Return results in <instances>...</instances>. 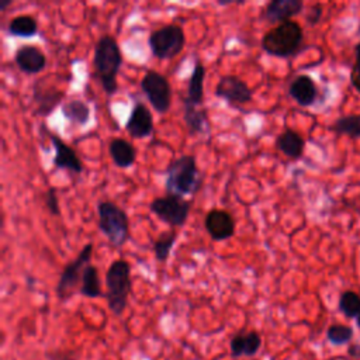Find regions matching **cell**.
Listing matches in <instances>:
<instances>
[{
  "label": "cell",
  "instance_id": "cell-4",
  "mask_svg": "<svg viewBox=\"0 0 360 360\" xmlns=\"http://www.w3.org/2000/svg\"><path fill=\"white\" fill-rule=\"evenodd\" d=\"M106 298L110 311L120 316L124 314L131 293V266L127 260H114L106 273Z\"/></svg>",
  "mask_w": 360,
  "mask_h": 360
},
{
  "label": "cell",
  "instance_id": "cell-26",
  "mask_svg": "<svg viewBox=\"0 0 360 360\" xmlns=\"http://www.w3.org/2000/svg\"><path fill=\"white\" fill-rule=\"evenodd\" d=\"M178 241V234L173 229H168L159 234V236L154 242V255L158 262L165 263L172 252V248L175 246Z\"/></svg>",
  "mask_w": 360,
  "mask_h": 360
},
{
  "label": "cell",
  "instance_id": "cell-21",
  "mask_svg": "<svg viewBox=\"0 0 360 360\" xmlns=\"http://www.w3.org/2000/svg\"><path fill=\"white\" fill-rule=\"evenodd\" d=\"M109 154L113 164L121 169L131 168L137 161L135 148L124 138H113L109 144Z\"/></svg>",
  "mask_w": 360,
  "mask_h": 360
},
{
  "label": "cell",
  "instance_id": "cell-7",
  "mask_svg": "<svg viewBox=\"0 0 360 360\" xmlns=\"http://www.w3.org/2000/svg\"><path fill=\"white\" fill-rule=\"evenodd\" d=\"M92 256H93V244L89 242L82 248V251L79 252L76 259L69 262L64 267V270L61 273V277H60V281L55 287L57 297L61 301L69 300L78 291L79 284H82V277H84L85 267L88 265H91Z\"/></svg>",
  "mask_w": 360,
  "mask_h": 360
},
{
  "label": "cell",
  "instance_id": "cell-23",
  "mask_svg": "<svg viewBox=\"0 0 360 360\" xmlns=\"http://www.w3.org/2000/svg\"><path fill=\"white\" fill-rule=\"evenodd\" d=\"M62 116L76 126H86L91 120V107L81 99H72L61 106Z\"/></svg>",
  "mask_w": 360,
  "mask_h": 360
},
{
  "label": "cell",
  "instance_id": "cell-16",
  "mask_svg": "<svg viewBox=\"0 0 360 360\" xmlns=\"http://www.w3.org/2000/svg\"><path fill=\"white\" fill-rule=\"evenodd\" d=\"M15 62L19 69L27 75H36L46 69L47 57L34 46H23L15 54Z\"/></svg>",
  "mask_w": 360,
  "mask_h": 360
},
{
  "label": "cell",
  "instance_id": "cell-13",
  "mask_svg": "<svg viewBox=\"0 0 360 360\" xmlns=\"http://www.w3.org/2000/svg\"><path fill=\"white\" fill-rule=\"evenodd\" d=\"M204 227L213 241L221 242L229 239L235 234V221L232 215L220 208H213L204 218Z\"/></svg>",
  "mask_w": 360,
  "mask_h": 360
},
{
  "label": "cell",
  "instance_id": "cell-33",
  "mask_svg": "<svg viewBox=\"0 0 360 360\" xmlns=\"http://www.w3.org/2000/svg\"><path fill=\"white\" fill-rule=\"evenodd\" d=\"M347 354L354 359H360V343H353L347 349Z\"/></svg>",
  "mask_w": 360,
  "mask_h": 360
},
{
  "label": "cell",
  "instance_id": "cell-15",
  "mask_svg": "<svg viewBox=\"0 0 360 360\" xmlns=\"http://www.w3.org/2000/svg\"><path fill=\"white\" fill-rule=\"evenodd\" d=\"M304 9L301 0H272L263 11V19L272 25L290 22L291 18L300 15Z\"/></svg>",
  "mask_w": 360,
  "mask_h": 360
},
{
  "label": "cell",
  "instance_id": "cell-17",
  "mask_svg": "<svg viewBox=\"0 0 360 360\" xmlns=\"http://www.w3.org/2000/svg\"><path fill=\"white\" fill-rule=\"evenodd\" d=\"M288 95L300 106L308 107L315 103L318 91H316L315 82L308 75H300L290 84Z\"/></svg>",
  "mask_w": 360,
  "mask_h": 360
},
{
  "label": "cell",
  "instance_id": "cell-5",
  "mask_svg": "<svg viewBox=\"0 0 360 360\" xmlns=\"http://www.w3.org/2000/svg\"><path fill=\"white\" fill-rule=\"evenodd\" d=\"M99 229L106 235L114 248H121L130 238V220L127 213L114 201L102 200L98 203Z\"/></svg>",
  "mask_w": 360,
  "mask_h": 360
},
{
  "label": "cell",
  "instance_id": "cell-31",
  "mask_svg": "<svg viewBox=\"0 0 360 360\" xmlns=\"http://www.w3.org/2000/svg\"><path fill=\"white\" fill-rule=\"evenodd\" d=\"M354 54H356V62L350 72V81H352V85L356 88V91L360 92V43L356 46Z\"/></svg>",
  "mask_w": 360,
  "mask_h": 360
},
{
  "label": "cell",
  "instance_id": "cell-19",
  "mask_svg": "<svg viewBox=\"0 0 360 360\" xmlns=\"http://www.w3.org/2000/svg\"><path fill=\"white\" fill-rule=\"evenodd\" d=\"M183 120L186 123L190 135H208L211 133V124L207 110L196 106L183 105Z\"/></svg>",
  "mask_w": 360,
  "mask_h": 360
},
{
  "label": "cell",
  "instance_id": "cell-28",
  "mask_svg": "<svg viewBox=\"0 0 360 360\" xmlns=\"http://www.w3.org/2000/svg\"><path fill=\"white\" fill-rule=\"evenodd\" d=\"M339 309L347 318L360 316V295L354 291H345L339 298Z\"/></svg>",
  "mask_w": 360,
  "mask_h": 360
},
{
  "label": "cell",
  "instance_id": "cell-35",
  "mask_svg": "<svg viewBox=\"0 0 360 360\" xmlns=\"http://www.w3.org/2000/svg\"><path fill=\"white\" fill-rule=\"evenodd\" d=\"M357 326H359V328H360V316H359V318H357Z\"/></svg>",
  "mask_w": 360,
  "mask_h": 360
},
{
  "label": "cell",
  "instance_id": "cell-2",
  "mask_svg": "<svg viewBox=\"0 0 360 360\" xmlns=\"http://www.w3.org/2000/svg\"><path fill=\"white\" fill-rule=\"evenodd\" d=\"M203 186V175L193 155H182L173 159L166 171V194L187 197L194 196Z\"/></svg>",
  "mask_w": 360,
  "mask_h": 360
},
{
  "label": "cell",
  "instance_id": "cell-3",
  "mask_svg": "<svg viewBox=\"0 0 360 360\" xmlns=\"http://www.w3.org/2000/svg\"><path fill=\"white\" fill-rule=\"evenodd\" d=\"M302 29L298 23L290 20L269 30L260 41L263 51L272 57L288 58L294 55L302 44Z\"/></svg>",
  "mask_w": 360,
  "mask_h": 360
},
{
  "label": "cell",
  "instance_id": "cell-12",
  "mask_svg": "<svg viewBox=\"0 0 360 360\" xmlns=\"http://www.w3.org/2000/svg\"><path fill=\"white\" fill-rule=\"evenodd\" d=\"M41 128L46 131V134L48 135V138L55 149V158L53 161L54 166L58 169H67L75 175H81L84 172V164L79 159L75 149H72L68 144H65L58 135L48 131L47 127L41 126Z\"/></svg>",
  "mask_w": 360,
  "mask_h": 360
},
{
  "label": "cell",
  "instance_id": "cell-8",
  "mask_svg": "<svg viewBox=\"0 0 360 360\" xmlns=\"http://www.w3.org/2000/svg\"><path fill=\"white\" fill-rule=\"evenodd\" d=\"M149 208L158 220L173 228H179L183 227L189 218L192 201L183 197L166 194L164 197L154 199L149 204Z\"/></svg>",
  "mask_w": 360,
  "mask_h": 360
},
{
  "label": "cell",
  "instance_id": "cell-22",
  "mask_svg": "<svg viewBox=\"0 0 360 360\" xmlns=\"http://www.w3.org/2000/svg\"><path fill=\"white\" fill-rule=\"evenodd\" d=\"M304 147H305L304 138L298 133L290 128L284 130L276 138V148L290 159L301 158L304 152Z\"/></svg>",
  "mask_w": 360,
  "mask_h": 360
},
{
  "label": "cell",
  "instance_id": "cell-24",
  "mask_svg": "<svg viewBox=\"0 0 360 360\" xmlns=\"http://www.w3.org/2000/svg\"><path fill=\"white\" fill-rule=\"evenodd\" d=\"M8 33L13 37L32 39L39 33V23L34 18L23 15L11 20L8 26Z\"/></svg>",
  "mask_w": 360,
  "mask_h": 360
},
{
  "label": "cell",
  "instance_id": "cell-27",
  "mask_svg": "<svg viewBox=\"0 0 360 360\" xmlns=\"http://www.w3.org/2000/svg\"><path fill=\"white\" fill-rule=\"evenodd\" d=\"M332 130L340 135L360 138V116L340 117L335 121Z\"/></svg>",
  "mask_w": 360,
  "mask_h": 360
},
{
  "label": "cell",
  "instance_id": "cell-34",
  "mask_svg": "<svg viewBox=\"0 0 360 360\" xmlns=\"http://www.w3.org/2000/svg\"><path fill=\"white\" fill-rule=\"evenodd\" d=\"M13 4V0H0V12H6V9Z\"/></svg>",
  "mask_w": 360,
  "mask_h": 360
},
{
  "label": "cell",
  "instance_id": "cell-9",
  "mask_svg": "<svg viewBox=\"0 0 360 360\" xmlns=\"http://www.w3.org/2000/svg\"><path fill=\"white\" fill-rule=\"evenodd\" d=\"M141 91L156 113L165 114L169 112L172 106V86L162 74L154 69L147 71L141 81Z\"/></svg>",
  "mask_w": 360,
  "mask_h": 360
},
{
  "label": "cell",
  "instance_id": "cell-1",
  "mask_svg": "<svg viewBox=\"0 0 360 360\" xmlns=\"http://www.w3.org/2000/svg\"><path fill=\"white\" fill-rule=\"evenodd\" d=\"M93 65L106 95L114 96L119 92L117 75L123 65V55L117 40L113 36L106 34L98 40L95 46Z\"/></svg>",
  "mask_w": 360,
  "mask_h": 360
},
{
  "label": "cell",
  "instance_id": "cell-14",
  "mask_svg": "<svg viewBox=\"0 0 360 360\" xmlns=\"http://www.w3.org/2000/svg\"><path fill=\"white\" fill-rule=\"evenodd\" d=\"M126 131L135 140L148 138L154 133V117L144 103L137 102L134 105L126 123Z\"/></svg>",
  "mask_w": 360,
  "mask_h": 360
},
{
  "label": "cell",
  "instance_id": "cell-36",
  "mask_svg": "<svg viewBox=\"0 0 360 360\" xmlns=\"http://www.w3.org/2000/svg\"><path fill=\"white\" fill-rule=\"evenodd\" d=\"M357 211H359V214H360V207H357Z\"/></svg>",
  "mask_w": 360,
  "mask_h": 360
},
{
  "label": "cell",
  "instance_id": "cell-6",
  "mask_svg": "<svg viewBox=\"0 0 360 360\" xmlns=\"http://www.w3.org/2000/svg\"><path fill=\"white\" fill-rule=\"evenodd\" d=\"M148 44L152 55L156 60H173L186 46L185 30L178 25L164 26L149 34Z\"/></svg>",
  "mask_w": 360,
  "mask_h": 360
},
{
  "label": "cell",
  "instance_id": "cell-29",
  "mask_svg": "<svg viewBox=\"0 0 360 360\" xmlns=\"http://www.w3.org/2000/svg\"><path fill=\"white\" fill-rule=\"evenodd\" d=\"M326 338L332 345L340 346V345H345L352 340L353 329L347 325H340V324L331 325L326 331Z\"/></svg>",
  "mask_w": 360,
  "mask_h": 360
},
{
  "label": "cell",
  "instance_id": "cell-11",
  "mask_svg": "<svg viewBox=\"0 0 360 360\" xmlns=\"http://www.w3.org/2000/svg\"><path fill=\"white\" fill-rule=\"evenodd\" d=\"M46 78L39 79L33 86V100L36 103L34 114L48 117L61 105L65 98V92L50 85H46Z\"/></svg>",
  "mask_w": 360,
  "mask_h": 360
},
{
  "label": "cell",
  "instance_id": "cell-20",
  "mask_svg": "<svg viewBox=\"0 0 360 360\" xmlns=\"http://www.w3.org/2000/svg\"><path fill=\"white\" fill-rule=\"evenodd\" d=\"M262 346V336L256 331L239 332L232 336L229 342L231 353L234 357L255 356Z\"/></svg>",
  "mask_w": 360,
  "mask_h": 360
},
{
  "label": "cell",
  "instance_id": "cell-25",
  "mask_svg": "<svg viewBox=\"0 0 360 360\" xmlns=\"http://www.w3.org/2000/svg\"><path fill=\"white\" fill-rule=\"evenodd\" d=\"M79 293L88 298H99L103 295L102 286H100V277H99V270L96 266L92 263L85 267L84 277H82V284Z\"/></svg>",
  "mask_w": 360,
  "mask_h": 360
},
{
  "label": "cell",
  "instance_id": "cell-32",
  "mask_svg": "<svg viewBox=\"0 0 360 360\" xmlns=\"http://www.w3.org/2000/svg\"><path fill=\"white\" fill-rule=\"evenodd\" d=\"M321 16H322V8L321 5H314L309 8V12L307 15V22L309 26H315L319 20H321Z\"/></svg>",
  "mask_w": 360,
  "mask_h": 360
},
{
  "label": "cell",
  "instance_id": "cell-10",
  "mask_svg": "<svg viewBox=\"0 0 360 360\" xmlns=\"http://www.w3.org/2000/svg\"><path fill=\"white\" fill-rule=\"evenodd\" d=\"M214 95L228 103L236 105H246L253 99V92L249 85L235 75L222 76L214 89Z\"/></svg>",
  "mask_w": 360,
  "mask_h": 360
},
{
  "label": "cell",
  "instance_id": "cell-30",
  "mask_svg": "<svg viewBox=\"0 0 360 360\" xmlns=\"http://www.w3.org/2000/svg\"><path fill=\"white\" fill-rule=\"evenodd\" d=\"M58 190L55 187H50L46 193V207L54 217H61V207L58 200Z\"/></svg>",
  "mask_w": 360,
  "mask_h": 360
},
{
  "label": "cell",
  "instance_id": "cell-18",
  "mask_svg": "<svg viewBox=\"0 0 360 360\" xmlns=\"http://www.w3.org/2000/svg\"><path fill=\"white\" fill-rule=\"evenodd\" d=\"M206 67L196 61L190 79L187 82V95L183 98V105L201 106L204 102V81H206Z\"/></svg>",
  "mask_w": 360,
  "mask_h": 360
}]
</instances>
